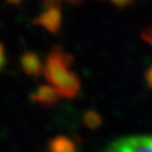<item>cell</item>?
Wrapping results in <instances>:
<instances>
[{
    "label": "cell",
    "instance_id": "cell-5",
    "mask_svg": "<svg viewBox=\"0 0 152 152\" xmlns=\"http://www.w3.org/2000/svg\"><path fill=\"white\" fill-rule=\"evenodd\" d=\"M150 39H151V42H152V32H151V36H150Z\"/></svg>",
    "mask_w": 152,
    "mask_h": 152
},
{
    "label": "cell",
    "instance_id": "cell-3",
    "mask_svg": "<svg viewBox=\"0 0 152 152\" xmlns=\"http://www.w3.org/2000/svg\"><path fill=\"white\" fill-rule=\"evenodd\" d=\"M24 65H27V70H29L31 72H33V71H37L38 69H39V62H38V60L33 55L28 56L27 60L24 58Z\"/></svg>",
    "mask_w": 152,
    "mask_h": 152
},
{
    "label": "cell",
    "instance_id": "cell-2",
    "mask_svg": "<svg viewBox=\"0 0 152 152\" xmlns=\"http://www.w3.org/2000/svg\"><path fill=\"white\" fill-rule=\"evenodd\" d=\"M104 152H152V136H129L114 141Z\"/></svg>",
    "mask_w": 152,
    "mask_h": 152
},
{
    "label": "cell",
    "instance_id": "cell-4",
    "mask_svg": "<svg viewBox=\"0 0 152 152\" xmlns=\"http://www.w3.org/2000/svg\"><path fill=\"white\" fill-rule=\"evenodd\" d=\"M4 64V52H3V47L0 46V67L3 66Z\"/></svg>",
    "mask_w": 152,
    "mask_h": 152
},
{
    "label": "cell",
    "instance_id": "cell-1",
    "mask_svg": "<svg viewBox=\"0 0 152 152\" xmlns=\"http://www.w3.org/2000/svg\"><path fill=\"white\" fill-rule=\"evenodd\" d=\"M46 77L57 94L72 96L79 90V79L71 70V60L62 51H52L46 64Z\"/></svg>",
    "mask_w": 152,
    "mask_h": 152
}]
</instances>
